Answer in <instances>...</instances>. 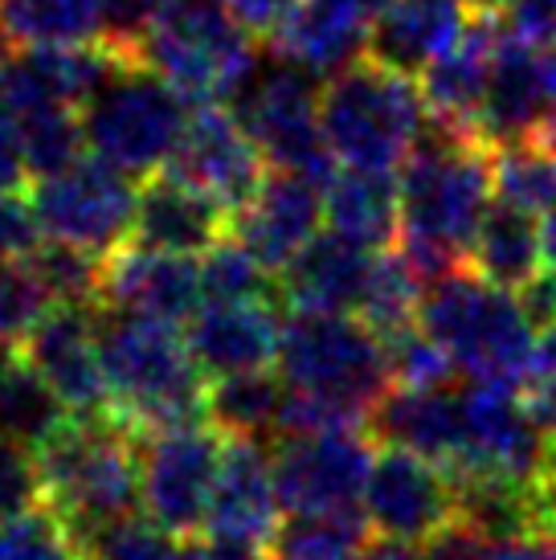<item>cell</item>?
<instances>
[{"mask_svg":"<svg viewBox=\"0 0 556 560\" xmlns=\"http://www.w3.org/2000/svg\"><path fill=\"white\" fill-rule=\"evenodd\" d=\"M544 119V49L520 42L503 30L495 49L491 82L483 94L479 140L487 148L536 140Z\"/></svg>","mask_w":556,"mask_h":560,"instance_id":"25","label":"cell"},{"mask_svg":"<svg viewBox=\"0 0 556 560\" xmlns=\"http://www.w3.org/2000/svg\"><path fill=\"white\" fill-rule=\"evenodd\" d=\"M536 140L556 152V49L544 54V119H541Z\"/></svg>","mask_w":556,"mask_h":560,"instance_id":"51","label":"cell"},{"mask_svg":"<svg viewBox=\"0 0 556 560\" xmlns=\"http://www.w3.org/2000/svg\"><path fill=\"white\" fill-rule=\"evenodd\" d=\"M491 548L495 545L479 528H471L463 515H454L433 536L421 540L417 560H491Z\"/></svg>","mask_w":556,"mask_h":560,"instance_id":"43","label":"cell"},{"mask_svg":"<svg viewBox=\"0 0 556 560\" xmlns=\"http://www.w3.org/2000/svg\"><path fill=\"white\" fill-rule=\"evenodd\" d=\"M193 107L185 94L136 58L119 62L99 91L82 103V140L86 152L124 172L131 180H152L164 172L185 140Z\"/></svg>","mask_w":556,"mask_h":560,"instance_id":"6","label":"cell"},{"mask_svg":"<svg viewBox=\"0 0 556 560\" xmlns=\"http://www.w3.org/2000/svg\"><path fill=\"white\" fill-rule=\"evenodd\" d=\"M541 249H544V266L556 270V205L548 213H541Z\"/></svg>","mask_w":556,"mask_h":560,"instance_id":"55","label":"cell"},{"mask_svg":"<svg viewBox=\"0 0 556 560\" xmlns=\"http://www.w3.org/2000/svg\"><path fill=\"white\" fill-rule=\"evenodd\" d=\"M164 4L169 0H103V42L119 49L124 58H131L136 42Z\"/></svg>","mask_w":556,"mask_h":560,"instance_id":"42","label":"cell"},{"mask_svg":"<svg viewBox=\"0 0 556 560\" xmlns=\"http://www.w3.org/2000/svg\"><path fill=\"white\" fill-rule=\"evenodd\" d=\"M33 180L30 160H25V136H21V119H16L13 103L0 91V192H16Z\"/></svg>","mask_w":556,"mask_h":560,"instance_id":"46","label":"cell"},{"mask_svg":"<svg viewBox=\"0 0 556 560\" xmlns=\"http://www.w3.org/2000/svg\"><path fill=\"white\" fill-rule=\"evenodd\" d=\"M282 405H287V381L258 373H233L217 376L209 385V409L205 418L213 421L225 438H263L282 430Z\"/></svg>","mask_w":556,"mask_h":560,"instance_id":"30","label":"cell"},{"mask_svg":"<svg viewBox=\"0 0 556 560\" xmlns=\"http://www.w3.org/2000/svg\"><path fill=\"white\" fill-rule=\"evenodd\" d=\"M421 327L454 357L459 373L511 389L528 385L536 324L516 291L487 282L479 270L459 266L447 279L430 282L421 299Z\"/></svg>","mask_w":556,"mask_h":560,"instance_id":"4","label":"cell"},{"mask_svg":"<svg viewBox=\"0 0 556 560\" xmlns=\"http://www.w3.org/2000/svg\"><path fill=\"white\" fill-rule=\"evenodd\" d=\"M99 303L111 312L188 324L205 303L201 266L185 254L127 242L103 262V299Z\"/></svg>","mask_w":556,"mask_h":560,"instance_id":"18","label":"cell"},{"mask_svg":"<svg viewBox=\"0 0 556 560\" xmlns=\"http://www.w3.org/2000/svg\"><path fill=\"white\" fill-rule=\"evenodd\" d=\"M275 487L282 512L291 515H348L364 512V482L372 470V434L352 430H320V434H287L275 442Z\"/></svg>","mask_w":556,"mask_h":560,"instance_id":"11","label":"cell"},{"mask_svg":"<svg viewBox=\"0 0 556 560\" xmlns=\"http://www.w3.org/2000/svg\"><path fill=\"white\" fill-rule=\"evenodd\" d=\"M131 58L169 79L188 103H230L263 54L225 0H169Z\"/></svg>","mask_w":556,"mask_h":560,"instance_id":"7","label":"cell"},{"mask_svg":"<svg viewBox=\"0 0 556 560\" xmlns=\"http://www.w3.org/2000/svg\"><path fill=\"white\" fill-rule=\"evenodd\" d=\"M389 4L393 0H299L282 30L270 37V49L327 82L369 54L372 25Z\"/></svg>","mask_w":556,"mask_h":560,"instance_id":"19","label":"cell"},{"mask_svg":"<svg viewBox=\"0 0 556 560\" xmlns=\"http://www.w3.org/2000/svg\"><path fill=\"white\" fill-rule=\"evenodd\" d=\"M266 560H360L369 548L364 512L348 515H291L266 540Z\"/></svg>","mask_w":556,"mask_h":560,"instance_id":"34","label":"cell"},{"mask_svg":"<svg viewBox=\"0 0 556 560\" xmlns=\"http://www.w3.org/2000/svg\"><path fill=\"white\" fill-rule=\"evenodd\" d=\"M426 124L430 110L417 79L393 74L372 58H360L324 82L320 127L340 168L402 172Z\"/></svg>","mask_w":556,"mask_h":560,"instance_id":"5","label":"cell"},{"mask_svg":"<svg viewBox=\"0 0 556 560\" xmlns=\"http://www.w3.org/2000/svg\"><path fill=\"white\" fill-rule=\"evenodd\" d=\"M99 319V303H54L21 340V357L42 373L70 413H111Z\"/></svg>","mask_w":556,"mask_h":560,"instance_id":"14","label":"cell"},{"mask_svg":"<svg viewBox=\"0 0 556 560\" xmlns=\"http://www.w3.org/2000/svg\"><path fill=\"white\" fill-rule=\"evenodd\" d=\"M397 185H402L397 249L409 258L417 279L430 287L471 258L495 192L491 148L426 124L421 140L397 172Z\"/></svg>","mask_w":556,"mask_h":560,"instance_id":"1","label":"cell"},{"mask_svg":"<svg viewBox=\"0 0 556 560\" xmlns=\"http://www.w3.org/2000/svg\"><path fill=\"white\" fill-rule=\"evenodd\" d=\"M360 560H417L414 545H405V540H389V536H381V540H372L369 548H364V557Z\"/></svg>","mask_w":556,"mask_h":560,"instance_id":"54","label":"cell"},{"mask_svg":"<svg viewBox=\"0 0 556 560\" xmlns=\"http://www.w3.org/2000/svg\"><path fill=\"white\" fill-rule=\"evenodd\" d=\"M115 413H70L33 451L42 475V503L91 540L143 503V454Z\"/></svg>","mask_w":556,"mask_h":560,"instance_id":"3","label":"cell"},{"mask_svg":"<svg viewBox=\"0 0 556 560\" xmlns=\"http://www.w3.org/2000/svg\"><path fill=\"white\" fill-rule=\"evenodd\" d=\"M536 508H541L544 528L556 532V454L548 458V470H544V479L536 482Z\"/></svg>","mask_w":556,"mask_h":560,"instance_id":"52","label":"cell"},{"mask_svg":"<svg viewBox=\"0 0 556 560\" xmlns=\"http://www.w3.org/2000/svg\"><path fill=\"white\" fill-rule=\"evenodd\" d=\"M49 307L54 303L30 258H0V340H25Z\"/></svg>","mask_w":556,"mask_h":560,"instance_id":"40","label":"cell"},{"mask_svg":"<svg viewBox=\"0 0 556 560\" xmlns=\"http://www.w3.org/2000/svg\"><path fill=\"white\" fill-rule=\"evenodd\" d=\"M528 405H532V418L541 421L544 438L556 442V369L528 381Z\"/></svg>","mask_w":556,"mask_h":560,"instance_id":"50","label":"cell"},{"mask_svg":"<svg viewBox=\"0 0 556 560\" xmlns=\"http://www.w3.org/2000/svg\"><path fill=\"white\" fill-rule=\"evenodd\" d=\"M495 201L520 205L528 213H548L556 205V152L541 140L503 143L491 152Z\"/></svg>","mask_w":556,"mask_h":560,"instance_id":"35","label":"cell"},{"mask_svg":"<svg viewBox=\"0 0 556 560\" xmlns=\"http://www.w3.org/2000/svg\"><path fill=\"white\" fill-rule=\"evenodd\" d=\"M327 185L303 172L270 168L266 180L254 188L238 213H233V237L270 270L282 275L294 262V254L308 246L324 225Z\"/></svg>","mask_w":556,"mask_h":560,"instance_id":"17","label":"cell"},{"mask_svg":"<svg viewBox=\"0 0 556 560\" xmlns=\"http://www.w3.org/2000/svg\"><path fill=\"white\" fill-rule=\"evenodd\" d=\"M421 299H426V282L417 279L409 258L402 249L385 246L372 254L369 279H364L356 312L381 340H393V336L421 324Z\"/></svg>","mask_w":556,"mask_h":560,"instance_id":"32","label":"cell"},{"mask_svg":"<svg viewBox=\"0 0 556 560\" xmlns=\"http://www.w3.org/2000/svg\"><path fill=\"white\" fill-rule=\"evenodd\" d=\"M225 442L230 438L205 421L143 438V512L160 528L176 536L205 532Z\"/></svg>","mask_w":556,"mask_h":560,"instance_id":"13","label":"cell"},{"mask_svg":"<svg viewBox=\"0 0 556 560\" xmlns=\"http://www.w3.org/2000/svg\"><path fill=\"white\" fill-rule=\"evenodd\" d=\"M99 340L107 364L111 413L136 438L181 430L205 418L209 385L188 348V336H181V324L103 307Z\"/></svg>","mask_w":556,"mask_h":560,"instance_id":"2","label":"cell"},{"mask_svg":"<svg viewBox=\"0 0 556 560\" xmlns=\"http://www.w3.org/2000/svg\"><path fill=\"white\" fill-rule=\"evenodd\" d=\"M466 0H393L381 21L372 25L369 54L405 79H421L471 25Z\"/></svg>","mask_w":556,"mask_h":560,"instance_id":"24","label":"cell"},{"mask_svg":"<svg viewBox=\"0 0 556 560\" xmlns=\"http://www.w3.org/2000/svg\"><path fill=\"white\" fill-rule=\"evenodd\" d=\"M503 4H508V0H466V9H471V13H487V16L503 13Z\"/></svg>","mask_w":556,"mask_h":560,"instance_id":"56","label":"cell"},{"mask_svg":"<svg viewBox=\"0 0 556 560\" xmlns=\"http://www.w3.org/2000/svg\"><path fill=\"white\" fill-rule=\"evenodd\" d=\"M294 4L299 0H225V9H230L246 33H254L258 42H270L278 30H282V21L294 13Z\"/></svg>","mask_w":556,"mask_h":560,"instance_id":"47","label":"cell"},{"mask_svg":"<svg viewBox=\"0 0 556 560\" xmlns=\"http://www.w3.org/2000/svg\"><path fill=\"white\" fill-rule=\"evenodd\" d=\"M499 37H503L499 13L495 16L475 13L463 37L417 79L421 98H426V110H430V124L479 140V110H483L487 82H491Z\"/></svg>","mask_w":556,"mask_h":560,"instance_id":"22","label":"cell"},{"mask_svg":"<svg viewBox=\"0 0 556 560\" xmlns=\"http://www.w3.org/2000/svg\"><path fill=\"white\" fill-rule=\"evenodd\" d=\"M103 262L107 258L78 246H62V242H46L30 254L33 275L42 279L49 303H99L103 299Z\"/></svg>","mask_w":556,"mask_h":560,"instance_id":"38","label":"cell"},{"mask_svg":"<svg viewBox=\"0 0 556 560\" xmlns=\"http://www.w3.org/2000/svg\"><path fill=\"white\" fill-rule=\"evenodd\" d=\"M188 348L205 376L258 373L278 360L282 319L275 299H250V303H201L188 319Z\"/></svg>","mask_w":556,"mask_h":560,"instance_id":"23","label":"cell"},{"mask_svg":"<svg viewBox=\"0 0 556 560\" xmlns=\"http://www.w3.org/2000/svg\"><path fill=\"white\" fill-rule=\"evenodd\" d=\"M520 303H524L528 319L536 324V331L556 324V270H553V266H548V270H541L536 279L528 282L524 291H520Z\"/></svg>","mask_w":556,"mask_h":560,"instance_id":"48","label":"cell"},{"mask_svg":"<svg viewBox=\"0 0 556 560\" xmlns=\"http://www.w3.org/2000/svg\"><path fill=\"white\" fill-rule=\"evenodd\" d=\"M169 172L193 180L197 188H205L209 197L225 205L230 213H238L254 197V188L266 180L270 164L225 103H197Z\"/></svg>","mask_w":556,"mask_h":560,"instance_id":"16","label":"cell"},{"mask_svg":"<svg viewBox=\"0 0 556 560\" xmlns=\"http://www.w3.org/2000/svg\"><path fill=\"white\" fill-rule=\"evenodd\" d=\"M42 503V475L30 446L0 434V524L9 515Z\"/></svg>","mask_w":556,"mask_h":560,"instance_id":"41","label":"cell"},{"mask_svg":"<svg viewBox=\"0 0 556 560\" xmlns=\"http://www.w3.org/2000/svg\"><path fill=\"white\" fill-rule=\"evenodd\" d=\"M278 508L282 503L275 487V458L254 438H230L217 470L213 503L205 515V536L258 548L275 536Z\"/></svg>","mask_w":556,"mask_h":560,"instance_id":"20","label":"cell"},{"mask_svg":"<svg viewBox=\"0 0 556 560\" xmlns=\"http://www.w3.org/2000/svg\"><path fill=\"white\" fill-rule=\"evenodd\" d=\"M320 98H324V79L270 49L266 58H258L250 79L238 86L225 107L242 119L270 168L303 172V176L332 185L340 164L332 160L324 143Z\"/></svg>","mask_w":556,"mask_h":560,"instance_id":"9","label":"cell"},{"mask_svg":"<svg viewBox=\"0 0 556 560\" xmlns=\"http://www.w3.org/2000/svg\"><path fill=\"white\" fill-rule=\"evenodd\" d=\"M491 560H556V532H524V536H511L499 540L491 548Z\"/></svg>","mask_w":556,"mask_h":560,"instance_id":"49","label":"cell"},{"mask_svg":"<svg viewBox=\"0 0 556 560\" xmlns=\"http://www.w3.org/2000/svg\"><path fill=\"white\" fill-rule=\"evenodd\" d=\"M364 520L389 540L421 545L459 512V491L447 467L402 446L377 451L364 482Z\"/></svg>","mask_w":556,"mask_h":560,"instance_id":"15","label":"cell"},{"mask_svg":"<svg viewBox=\"0 0 556 560\" xmlns=\"http://www.w3.org/2000/svg\"><path fill=\"white\" fill-rule=\"evenodd\" d=\"M30 205L46 242L111 258L131 242L139 192L131 188V176L115 172L99 156H82L70 168L37 176Z\"/></svg>","mask_w":556,"mask_h":560,"instance_id":"10","label":"cell"},{"mask_svg":"<svg viewBox=\"0 0 556 560\" xmlns=\"http://www.w3.org/2000/svg\"><path fill=\"white\" fill-rule=\"evenodd\" d=\"M278 376L287 381V389L336 397L369 418L393 389L385 340L348 312L287 315L278 340Z\"/></svg>","mask_w":556,"mask_h":560,"instance_id":"8","label":"cell"},{"mask_svg":"<svg viewBox=\"0 0 556 560\" xmlns=\"http://www.w3.org/2000/svg\"><path fill=\"white\" fill-rule=\"evenodd\" d=\"M377 249H364L348 237L315 234L278 275V299L291 312H356Z\"/></svg>","mask_w":556,"mask_h":560,"instance_id":"26","label":"cell"},{"mask_svg":"<svg viewBox=\"0 0 556 560\" xmlns=\"http://www.w3.org/2000/svg\"><path fill=\"white\" fill-rule=\"evenodd\" d=\"M541 262L544 249L536 213L508 201H491L479 234H475V246H471V270H479L487 282L520 295L528 282L541 275Z\"/></svg>","mask_w":556,"mask_h":560,"instance_id":"29","label":"cell"},{"mask_svg":"<svg viewBox=\"0 0 556 560\" xmlns=\"http://www.w3.org/2000/svg\"><path fill=\"white\" fill-rule=\"evenodd\" d=\"M66 413L70 409L58 401V393L49 389L21 352L0 369V434L4 438L37 451L62 425Z\"/></svg>","mask_w":556,"mask_h":560,"instance_id":"33","label":"cell"},{"mask_svg":"<svg viewBox=\"0 0 556 560\" xmlns=\"http://www.w3.org/2000/svg\"><path fill=\"white\" fill-rule=\"evenodd\" d=\"M324 221L332 234L364 249H385L402 234V185L397 172L340 168L324 197Z\"/></svg>","mask_w":556,"mask_h":560,"instance_id":"28","label":"cell"},{"mask_svg":"<svg viewBox=\"0 0 556 560\" xmlns=\"http://www.w3.org/2000/svg\"><path fill=\"white\" fill-rule=\"evenodd\" d=\"M205 560H266L254 545H238V540H209Z\"/></svg>","mask_w":556,"mask_h":560,"instance_id":"53","label":"cell"},{"mask_svg":"<svg viewBox=\"0 0 556 560\" xmlns=\"http://www.w3.org/2000/svg\"><path fill=\"white\" fill-rule=\"evenodd\" d=\"M463 454L450 479H495L511 487H536L548 470V438L532 405L520 401L511 385L475 381L463 393Z\"/></svg>","mask_w":556,"mask_h":560,"instance_id":"12","label":"cell"},{"mask_svg":"<svg viewBox=\"0 0 556 560\" xmlns=\"http://www.w3.org/2000/svg\"><path fill=\"white\" fill-rule=\"evenodd\" d=\"M230 230V209L193 180L176 176V172H155L152 180H143V188H139L136 225H131L136 246L169 249V254L193 258V254H209Z\"/></svg>","mask_w":556,"mask_h":560,"instance_id":"21","label":"cell"},{"mask_svg":"<svg viewBox=\"0 0 556 560\" xmlns=\"http://www.w3.org/2000/svg\"><path fill=\"white\" fill-rule=\"evenodd\" d=\"M369 434L385 446H402L438 467H454L463 454V397L447 389H389L369 418Z\"/></svg>","mask_w":556,"mask_h":560,"instance_id":"27","label":"cell"},{"mask_svg":"<svg viewBox=\"0 0 556 560\" xmlns=\"http://www.w3.org/2000/svg\"><path fill=\"white\" fill-rule=\"evenodd\" d=\"M0 560H91V552L49 503H33L0 524Z\"/></svg>","mask_w":556,"mask_h":560,"instance_id":"36","label":"cell"},{"mask_svg":"<svg viewBox=\"0 0 556 560\" xmlns=\"http://www.w3.org/2000/svg\"><path fill=\"white\" fill-rule=\"evenodd\" d=\"M503 30L536 49H556V0H508L503 4Z\"/></svg>","mask_w":556,"mask_h":560,"instance_id":"44","label":"cell"},{"mask_svg":"<svg viewBox=\"0 0 556 560\" xmlns=\"http://www.w3.org/2000/svg\"><path fill=\"white\" fill-rule=\"evenodd\" d=\"M13 46H86L103 42V0H0Z\"/></svg>","mask_w":556,"mask_h":560,"instance_id":"31","label":"cell"},{"mask_svg":"<svg viewBox=\"0 0 556 560\" xmlns=\"http://www.w3.org/2000/svg\"><path fill=\"white\" fill-rule=\"evenodd\" d=\"M385 352L393 385H402V389H447L459 373L454 357L421 324L385 340Z\"/></svg>","mask_w":556,"mask_h":560,"instance_id":"39","label":"cell"},{"mask_svg":"<svg viewBox=\"0 0 556 560\" xmlns=\"http://www.w3.org/2000/svg\"><path fill=\"white\" fill-rule=\"evenodd\" d=\"M205 303H250L278 299V275H270L238 237H221L209 254H201Z\"/></svg>","mask_w":556,"mask_h":560,"instance_id":"37","label":"cell"},{"mask_svg":"<svg viewBox=\"0 0 556 560\" xmlns=\"http://www.w3.org/2000/svg\"><path fill=\"white\" fill-rule=\"evenodd\" d=\"M13 58V37H9V30H4V21H0V66Z\"/></svg>","mask_w":556,"mask_h":560,"instance_id":"57","label":"cell"},{"mask_svg":"<svg viewBox=\"0 0 556 560\" xmlns=\"http://www.w3.org/2000/svg\"><path fill=\"white\" fill-rule=\"evenodd\" d=\"M42 246V225L33 218V205L16 192H0V258H30Z\"/></svg>","mask_w":556,"mask_h":560,"instance_id":"45","label":"cell"}]
</instances>
